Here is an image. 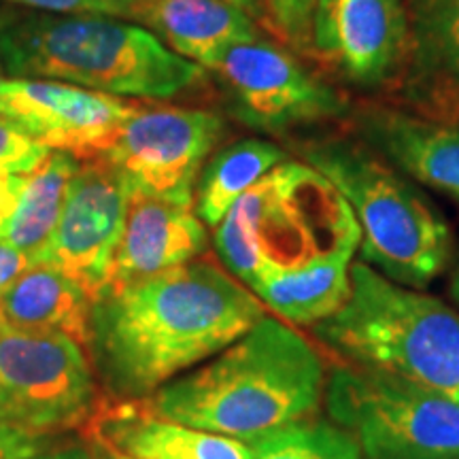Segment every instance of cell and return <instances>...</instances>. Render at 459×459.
I'll return each mask as SVG.
<instances>
[{
  "label": "cell",
  "mask_w": 459,
  "mask_h": 459,
  "mask_svg": "<svg viewBox=\"0 0 459 459\" xmlns=\"http://www.w3.org/2000/svg\"><path fill=\"white\" fill-rule=\"evenodd\" d=\"M96 409L99 381L82 344L0 317V415L9 426L48 443Z\"/></svg>",
  "instance_id": "obj_8"
},
{
  "label": "cell",
  "mask_w": 459,
  "mask_h": 459,
  "mask_svg": "<svg viewBox=\"0 0 459 459\" xmlns=\"http://www.w3.org/2000/svg\"><path fill=\"white\" fill-rule=\"evenodd\" d=\"M324 404L364 459H459V402L411 378L336 366Z\"/></svg>",
  "instance_id": "obj_7"
},
{
  "label": "cell",
  "mask_w": 459,
  "mask_h": 459,
  "mask_svg": "<svg viewBox=\"0 0 459 459\" xmlns=\"http://www.w3.org/2000/svg\"><path fill=\"white\" fill-rule=\"evenodd\" d=\"M266 30L300 56H311V24L317 0H262Z\"/></svg>",
  "instance_id": "obj_24"
},
{
  "label": "cell",
  "mask_w": 459,
  "mask_h": 459,
  "mask_svg": "<svg viewBox=\"0 0 459 459\" xmlns=\"http://www.w3.org/2000/svg\"><path fill=\"white\" fill-rule=\"evenodd\" d=\"M91 459H117V455H115V453L108 449L107 445H102L100 440H96V438H91Z\"/></svg>",
  "instance_id": "obj_32"
},
{
  "label": "cell",
  "mask_w": 459,
  "mask_h": 459,
  "mask_svg": "<svg viewBox=\"0 0 459 459\" xmlns=\"http://www.w3.org/2000/svg\"><path fill=\"white\" fill-rule=\"evenodd\" d=\"M449 291H451V298L459 304V262L455 266V271H453V277H451V283H449Z\"/></svg>",
  "instance_id": "obj_33"
},
{
  "label": "cell",
  "mask_w": 459,
  "mask_h": 459,
  "mask_svg": "<svg viewBox=\"0 0 459 459\" xmlns=\"http://www.w3.org/2000/svg\"><path fill=\"white\" fill-rule=\"evenodd\" d=\"M30 266L26 254H22L20 249L13 245H9L7 240L0 238V298L7 294V290L15 283L17 277Z\"/></svg>",
  "instance_id": "obj_28"
},
{
  "label": "cell",
  "mask_w": 459,
  "mask_h": 459,
  "mask_svg": "<svg viewBox=\"0 0 459 459\" xmlns=\"http://www.w3.org/2000/svg\"><path fill=\"white\" fill-rule=\"evenodd\" d=\"M266 315L254 291L211 260L181 264L91 300L88 358L108 400H147L237 342Z\"/></svg>",
  "instance_id": "obj_1"
},
{
  "label": "cell",
  "mask_w": 459,
  "mask_h": 459,
  "mask_svg": "<svg viewBox=\"0 0 459 459\" xmlns=\"http://www.w3.org/2000/svg\"><path fill=\"white\" fill-rule=\"evenodd\" d=\"M141 102L51 79H4L0 115L22 126L49 152L102 158Z\"/></svg>",
  "instance_id": "obj_13"
},
{
  "label": "cell",
  "mask_w": 459,
  "mask_h": 459,
  "mask_svg": "<svg viewBox=\"0 0 459 459\" xmlns=\"http://www.w3.org/2000/svg\"><path fill=\"white\" fill-rule=\"evenodd\" d=\"M232 3L234 7H238L240 11H245L251 20H255L264 30H266V13H264V3L262 0H228Z\"/></svg>",
  "instance_id": "obj_31"
},
{
  "label": "cell",
  "mask_w": 459,
  "mask_h": 459,
  "mask_svg": "<svg viewBox=\"0 0 459 459\" xmlns=\"http://www.w3.org/2000/svg\"><path fill=\"white\" fill-rule=\"evenodd\" d=\"M313 332L349 364L411 378L459 402V315L366 262L351 266L344 307Z\"/></svg>",
  "instance_id": "obj_6"
},
{
  "label": "cell",
  "mask_w": 459,
  "mask_h": 459,
  "mask_svg": "<svg viewBox=\"0 0 459 459\" xmlns=\"http://www.w3.org/2000/svg\"><path fill=\"white\" fill-rule=\"evenodd\" d=\"M298 153L351 206L361 262L417 290L446 271L453 255L451 226L415 181L353 134L300 143Z\"/></svg>",
  "instance_id": "obj_5"
},
{
  "label": "cell",
  "mask_w": 459,
  "mask_h": 459,
  "mask_svg": "<svg viewBox=\"0 0 459 459\" xmlns=\"http://www.w3.org/2000/svg\"><path fill=\"white\" fill-rule=\"evenodd\" d=\"M91 438L128 459H249L247 443L153 415L143 400H108L96 409Z\"/></svg>",
  "instance_id": "obj_17"
},
{
  "label": "cell",
  "mask_w": 459,
  "mask_h": 459,
  "mask_svg": "<svg viewBox=\"0 0 459 459\" xmlns=\"http://www.w3.org/2000/svg\"><path fill=\"white\" fill-rule=\"evenodd\" d=\"M26 175H0V237L13 213Z\"/></svg>",
  "instance_id": "obj_29"
},
{
  "label": "cell",
  "mask_w": 459,
  "mask_h": 459,
  "mask_svg": "<svg viewBox=\"0 0 459 459\" xmlns=\"http://www.w3.org/2000/svg\"><path fill=\"white\" fill-rule=\"evenodd\" d=\"M0 60L22 79H51L130 99H172L206 82V68L153 32L105 15L17 17L0 24Z\"/></svg>",
  "instance_id": "obj_3"
},
{
  "label": "cell",
  "mask_w": 459,
  "mask_h": 459,
  "mask_svg": "<svg viewBox=\"0 0 459 459\" xmlns=\"http://www.w3.org/2000/svg\"><path fill=\"white\" fill-rule=\"evenodd\" d=\"M4 79H3V60H0V88H3Z\"/></svg>",
  "instance_id": "obj_35"
},
{
  "label": "cell",
  "mask_w": 459,
  "mask_h": 459,
  "mask_svg": "<svg viewBox=\"0 0 459 459\" xmlns=\"http://www.w3.org/2000/svg\"><path fill=\"white\" fill-rule=\"evenodd\" d=\"M325 366L311 342L277 317H264L237 342L149 395L153 415L179 426L254 443L315 417Z\"/></svg>",
  "instance_id": "obj_2"
},
{
  "label": "cell",
  "mask_w": 459,
  "mask_h": 459,
  "mask_svg": "<svg viewBox=\"0 0 459 459\" xmlns=\"http://www.w3.org/2000/svg\"><path fill=\"white\" fill-rule=\"evenodd\" d=\"M226 271L249 290L281 273L358 251L359 226L341 192L308 164H279L215 226Z\"/></svg>",
  "instance_id": "obj_4"
},
{
  "label": "cell",
  "mask_w": 459,
  "mask_h": 459,
  "mask_svg": "<svg viewBox=\"0 0 459 459\" xmlns=\"http://www.w3.org/2000/svg\"><path fill=\"white\" fill-rule=\"evenodd\" d=\"M91 298L54 266H28L0 298V317L28 330L57 332L88 349Z\"/></svg>",
  "instance_id": "obj_19"
},
{
  "label": "cell",
  "mask_w": 459,
  "mask_h": 459,
  "mask_svg": "<svg viewBox=\"0 0 459 459\" xmlns=\"http://www.w3.org/2000/svg\"><path fill=\"white\" fill-rule=\"evenodd\" d=\"M79 162L82 160L71 153L49 152L48 158L24 177L22 194L0 238L26 254L30 266L60 221L68 186Z\"/></svg>",
  "instance_id": "obj_22"
},
{
  "label": "cell",
  "mask_w": 459,
  "mask_h": 459,
  "mask_svg": "<svg viewBox=\"0 0 459 459\" xmlns=\"http://www.w3.org/2000/svg\"><path fill=\"white\" fill-rule=\"evenodd\" d=\"M11 3L49 11V13L130 17V11L124 4H119L117 0H11Z\"/></svg>",
  "instance_id": "obj_26"
},
{
  "label": "cell",
  "mask_w": 459,
  "mask_h": 459,
  "mask_svg": "<svg viewBox=\"0 0 459 459\" xmlns=\"http://www.w3.org/2000/svg\"><path fill=\"white\" fill-rule=\"evenodd\" d=\"M117 3L124 4V7L130 11V17H132V15L136 13V11H139V9L143 7V4H147L149 0H117Z\"/></svg>",
  "instance_id": "obj_34"
},
{
  "label": "cell",
  "mask_w": 459,
  "mask_h": 459,
  "mask_svg": "<svg viewBox=\"0 0 459 459\" xmlns=\"http://www.w3.org/2000/svg\"><path fill=\"white\" fill-rule=\"evenodd\" d=\"M347 119L377 156L459 204V122L378 102L353 107Z\"/></svg>",
  "instance_id": "obj_14"
},
{
  "label": "cell",
  "mask_w": 459,
  "mask_h": 459,
  "mask_svg": "<svg viewBox=\"0 0 459 459\" xmlns=\"http://www.w3.org/2000/svg\"><path fill=\"white\" fill-rule=\"evenodd\" d=\"M128 200V183L111 162L105 158L82 160L68 186L60 221L32 266L57 268L94 300L111 273Z\"/></svg>",
  "instance_id": "obj_12"
},
{
  "label": "cell",
  "mask_w": 459,
  "mask_h": 459,
  "mask_svg": "<svg viewBox=\"0 0 459 459\" xmlns=\"http://www.w3.org/2000/svg\"><path fill=\"white\" fill-rule=\"evenodd\" d=\"M234 119L264 134L347 119V94L302 62L283 43L255 39L230 48L209 68Z\"/></svg>",
  "instance_id": "obj_9"
},
{
  "label": "cell",
  "mask_w": 459,
  "mask_h": 459,
  "mask_svg": "<svg viewBox=\"0 0 459 459\" xmlns=\"http://www.w3.org/2000/svg\"><path fill=\"white\" fill-rule=\"evenodd\" d=\"M132 17L206 71L234 45L264 37L260 24L228 0H149Z\"/></svg>",
  "instance_id": "obj_18"
},
{
  "label": "cell",
  "mask_w": 459,
  "mask_h": 459,
  "mask_svg": "<svg viewBox=\"0 0 459 459\" xmlns=\"http://www.w3.org/2000/svg\"><path fill=\"white\" fill-rule=\"evenodd\" d=\"M30 459H91V451L85 446H62L56 451H41Z\"/></svg>",
  "instance_id": "obj_30"
},
{
  "label": "cell",
  "mask_w": 459,
  "mask_h": 459,
  "mask_svg": "<svg viewBox=\"0 0 459 459\" xmlns=\"http://www.w3.org/2000/svg\"><path fill=\"white\" fill-rule=\"evenodd\" d=\"M409 15L402 99L412 111L459 122V0H409Z\"/></svg>",
  "instance_id": "obj_15"
},
{
  "label": "cell",
  "mask_w": 459,
  "mask_h": 459,
  "mask_svg": "<svg viewBox=\"0 0 459 459\" xmlns=\"http://www.w3.org/2000/svg\"><path fill=\"white\" fill-rule=\"evenodd\" d=\"M45 446H48L45 440L20 432L0 415V459H30L45 451Z\"/></svg>",
  "instance_id": "obj_27"
},
{
  "label": "cell",
  "mask_w": 459,
  "mask_h": 459,
  "mask_svg": "<svg viewBox=\"0 0 459 459\" xmlns=\"http://www.w3.org/2000/svg\"><path fill=\"white\" fill-rule=\"evenodd\" d=\"M206 245V230L192 206L130 194L124 232L105 287L153 277L196 260Z\"/></svg>",
  "instance_id": "obj_16"
},
{
  "label": "cell",
  "mask_w": 459,
  "mask_h": 459,
  "mask_svg": "<svg viewBox=\"0 0 459 459\" xmlns=\"http://www.w3.org/2000/svg\"><path fill=\"white\" fill-rule=\"evenodd\" d=\"M115 455H117V453H115ZM117 459H128V457H122V455H117Z\"/></svg>",
  "instance_id": "obj_36"
},
{
  "label": "cell",
  "mask_w": 459,
  "mask_h": 459,
  "mask_svg": "<svg viewBox=\"0 0 459 459\" xmlns=\"http://www.w3.org/2000/svg\"><path fill=\"white\" fill-rule=\"evenodd\" d=\"M226 134V119L209 108L139 105L105 153L130 194L192 206L200 170Z\"/></svg>",
  "instance_id": "obj_10"
},
{
  "label": "cell",
  "mask_w": 459,
  "mask_h": 459,
  "mask_svg": "<svg viewBox=\"0 0 459 459\" xmlns=\"http://www.w3.org/2000/svg\"><path fill=\"white\" fill-rule=\"evenodd\" d=\"M353 255L355 251H341L311 266L264 279L251 291L281 319L315 325L341 311L349 300Z\"/></svg>",
  "instance_id": "obj_20"
},
{
  "label": "cell",
  "mask_w": 459,
  "mask_h": 459,
  "mask_svg": "<svg viewBox=\"0 0 459 459\" xmlns=\"http://www.w3.org/2000/svg\"><path fill=\"white\" fill-rule=\"evenodd\" d=\"M249 449V459H364L351 434L315 417L262 436Z\"/></svg>",
  "instance_id": "obj_23"
},
{
  "label": "cell",
  "mask_w": 459,
  "mask_h": 459,
  "mask_svg": "<svg viewBox=\"0 0 459 459\" xmlns=\"http://www.w3.org/2000/svg\"><path fill=\"white\" fill-rule=\"evenodd\" d=\"M285 158V149L266 139H243L215 152L200 170L194 194L200 221L215 228L234 203Z\"/></svg>",
  "instance_id": "obj_21"
},
{
  "label": "cell",
  "mask_w": 459,
  "mask_h": 459,
  "mask_svg": "<svg viewBox=\"0 0 459 459\" xmlns=\"http://www.w3.org/2000/svg\"><path fill=\"white\" fill-rule=\"evenodd\" d=\"M411 51L406 0H317L311 57L364 94L400 83Z\"/></svg>",
  "instance_id": "obj_11"
},
{
  "label": "cell",
  "mask_w": 459,
  "mask_h": 459,
  "mask_svg": "<svg viewBox=\"0 0 459 459\" xmlns=\"http://www.w3.org/2000/svg\"><path fill=\"white\" fill-rule=\"evenodd\" d=\"M49 149L0 115V175H28L48 158Z\"/></svg>",
  "instance_id": "obj_25"
}]
</instances>
